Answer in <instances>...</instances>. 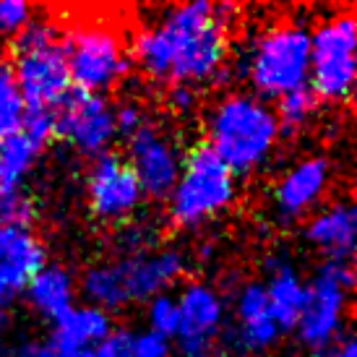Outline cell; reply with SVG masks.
Returning <instances> with one entry per match:
<instances>
[{
  "mask_svg": "<svg viewBox=\"0 0 357 357\" xmlns=\"http://www.w3.org/2000/svg\"><path fill=\"white\" fill-rule=\"evenodd\" d=\"M227 10L208 0L172 6L136 37L133 58L146 76L172 86L214 79L227 52Z\"/></svg>",
  "mask_w": 357,
  "mask_h": 357,
  "instance_id": "cell-1",
  "label": "cell"
},
{
  "mask_svg": "<svg viewBox=\"0 0 357 357\" xmlns=\"http://www.w3.org/2000/svg\"><path fill=\"white\" fill-rule=\"evenodd\" d=\"M279 133V120L266 102L250 94H232L219 102L208 118L206 146L232 175H245L266 162Z\"/></svg>",
  "mask_w": 357,
  "mask_h": 357,
  "instance_id": "cell-2",
  "label": "cell"
},
{
  "mask_svg": "<svg viewBox=\"0 0 357 357\" xmlns=\"http://www.w3.org/2000/svg\"><path fill=\"white\" fill-rule=\"evenodd\" d=\"M10 70L26 109L55 112L73 84L66 63L63 37L52 21L31 19L26 29L13 37Z\"/></svg>",
  "mask_w": 357,
  "mask_h": 357,
  "instance_id": "cell-3",
  "label": "cell"
},
{
  "mask_svg": "<svg viewBox=\"0 0 357 357\" xmlns=\"http://www.w3.org/2000/svg\"><path fill=\"white\" fill-rule=\"evenodd\" d=\"M185 261L178 250L130 253L86 271L84 292L94 307H123L159 298L180 279Z\"/></svg>",
  "mask_w": 357,
  "mask_h": 357,
  "instance_id": "cell-4",
  "label": "cell"
},
{
  "mask_svg": "<svg viewBox=\"0 0 357 357\" xmlns=\"http://www.w3.org/2000/svg\"><path fill=\"white\" fill-rule=\"evenodd\" d=\"M235 199V175L201 144L183 159L178 183L169 193V214L180 227H196L225 211Z\"/></svg>",
  "mask_w": 357,
  "mask_h": 357,
  "instance_id": "cell-5",
  "label": "cell"
},
{
  "mask_svg": "<svg viewBox=\"0 0 357 357\" xmlns=\"http://www.w3.org/2000/svg\"><path fill=\"white\" fill-rule=\"evenodd\" d=\"M68 63L70 84L76 89L100 91L115 86L130 68V55L120 42L118 31L102 21H79L76 26L60 31Z\"/></svg>",
  "mask_w": 357,
  "mask_h": 357,
  "instance_id": "cell-6",
  "label": "cell"
},
{
  "mask_svg": "<svg viewBox=\"0 0 357 357\" xmlns=\"http://www.w3.org/2000/svg\"><path fill=\"white\" fill-rule=\"evenodd\" d=\"M310 34L298 24H279L268 29L253 47L248 76L261 97H284L307 86Z\"/></svg>",
  "mask_w": 357,
  "mask_h": 357,
  "instance_id": "cell-7",
  "label": "cell"
},
{
  "mask_svg": "<svg viewBox=\"0 0 357 357\" xmlns=\"http://www.w3.org/2000/svg\"><path fill=\"white\" fill-rule=\"evenodd\" d=\"M357 21L352 13L326 19L310 34V70L307 89L316 100L344 102L352 97L357 73Z\"/></svg>",
  "mask_w": 357,
  "mask_h": 357,
  "instance_id": "cell-8",
  "label": "cell"
},
{
  "mask_svg": "<svg viewBox=\"0 0 357 357\" xmlns=\"http://www.w3.org/2000/svg\"><path fill=\"white\" fill-rule=\"evenodd\" d=\"M352 284L355 274L349 261H326L318 268L316 279L305 284V305L295 328L303 344L313 352H324L339 337Z\"/></svg>",
  "mask_w": 357,
  "mask_h": 357,
  "instance_id": "cell-9",
  "label": "cell"
},
{
  "mask_svg": "<svg viewBox=\"0 0 357 357\" xmlns=\"http://www.w3.org/2000/svg\"><path fill=\"white\" fill-rule=\"evenodd\" d=\"M55 136L73 144L81 154H100L107 149L115 133V109L102 94L70 89L55 107Z\"/></svg>",
  "mask_w": 357,
  "mask_h": 357,
  "instance_id": "cell-10",
  "label": "cell"
},
{
  "mask_svg": "<svg viewBox=\"0 0 357 357\" xmlns=\"http://www.w3.org/2000/svg\"><path fill=\"white\" fill-rule=\"evenodd\" d=\"M130 159L128 165L139 180L141 193L151 199H165L178 183L183 157L178 146L151 123H144L128 139Z\"/></svg>",
  "mask_w": 357,
  "mask_h": 357,
  "instance_id": "cell-11",
  "label": "cell"
},
{
  "mask_svg": "<svg viewBox=\"0 0 357 357\" xmlns=\"http://www.w3.org/2000/svg\"><path fill=\"white\" fill-rule=\"evenodd\" d=\"M178 342L183 357H219L217 337L225 321V303L206 284L193 282L178 300Z\"/></svg>",
  "mask_w": 357,
  "mask_h": 357,
  "instance_id": "cell-12",
  "label": "cell"
},
{
  "mask_svg": "<svg viewBox=\"0 0 357 357\" xmlns=\"http://www.w3.org/2000/svg\"><path fill=\"white\" fill-rule=\"evenodd\" d=\"M141 185L128 159L102 154L89 172V206L100 219H123L141 204Z\"/></svg>",
  "mask_w": 357,
  "mask_h": 357,
  "instance_id": "cell-13",
  "label": "cell"
},
{
  "mask_svg": "<svg viewBox=\"0 0 357 357\" xmlns=\"http://www.w3.org/2000/svg\"><path fill=\"white\" fill-rule=\"evenodd\" d=\"M42 266L45 250L29 227H0V316Z\"/></svg>",
  "mask_w": 357,
  "mask_h": 357,
  "instance_id": "cell-14",
  "label": "cell"
},
{
  "mask_svg": "<svg viewBox=\"0 0 357 357\" xmlns=\"http://www.w3.org/2000/svg\"><path fill=\"white\" fill-rule=\"evenodd\" d=\"M328 185V162L321 157L303 159L279 180L274 201L282 217L298 219L316 206Z\"/></svg>",
  "mask_w": 357,
  "mask_h": 357,
  "instance_id": "cell-15",
  "label": "cell"
},
{
  "mask_svg": "<svg viewBox=\"0 0 357 357\" xmlns=\"http://www.w3.org/2000/svg\"><path fill=\"white\" fill-rule=\"evenodd\" d=\"M355 235L357 217L352 204H334L324 208L305 227L307 243L326 253L328 261H349L355 250Z\"/></svg>",
  "mask_w": 357,
  "mask_h": 357,
  "instance_id": "cell-16",
  "label": "cell"
},
{
  "mask_svg": "<svg viewBox=\"0 0 357 357\" xmlns=\"http://www.w3.org/2000/svg\"><path fill=\"white\" fill-rule=\"evenodd\" d=\"M238 347L245 352H261L271 347L279 337V326L271 307H268L266 292L261 284H248L238 295Z\"/></svg>",
  "mask_w": 357,
  "mask_h": 357,
  "instance_id": "cell-17",
  "label": "cell"
},
{
  "mask_svg": "<svg viewBox=\"0 0 357 357\" xmlns=\"http://www.w3.org/2000/svg\"><path fill=\"white\" fill-rule=\"evenodd\" d=\"M109 331H112V324H109L107 310L94 305H73L66 316L55 321V337L50 344L94 349Z\"/></svg>",
  "mask_w": 357,
  "mask_h": 357,
  "instance_id": "cell-18",
  "label": "cell"
},
{
  "mask_svg": "<svg viewBox=\"0 0 357 357\" xmlns=\"http://www.w3.org/2000/svg\"><path fill=\"white\" fill-rule=\"evenodd\" d=\"M264 292L279 331L298 326V318L305 305V282L298 277V271L289 264H274V271Z\"/></svg>",
  "mask_w": 357,
  "mask_h": 357,
  "instance_id": "cell-19",
  "label": "cell"
},
{
  "mask_svg": "<svg viewBox=\"0 0 357 357\" xmlns=\"http://www.w3.org/2000/svg\"><path fill=\"white\" fill-rule=\"evenodd\" d=\"M26 295L42 316L58 321L73 307V279L60 266H42L26 284Z\"/></svg>",
  "mask_w": 357,
  "mask_h": 357,
  "instance_id": "cell-20",
  "label": "cell"
},
{
  "mask_svg": "<svg viewBox=\"0 0 357 357\" xmlns=\"http://www.w3.org/2000/svg\"><path fill=\"white\" fill-rule=\"evenodd\" d=\"M40 151L42 144H37L24 130H16L13 136L0 141V196L19 190L21 180L26 178Z\"/></svg>",
  "mask_w": 357,
  "mask_h": 357,
  "instance_id": "cell-21",
  "label": "cell"
},
{
  "mask_svg": "<svg viewBox=\"0 0 357 357\" xmlns=\"http://www.w3.org/2000/svg\"><path fill=\"white\" fill-rule=\"evenodd\" d=\"M24 112H26V105L21 100L13 70H10L8 63L0 60V141L21 130Z\"/></svg>",
  "mask_w": 357,
  "mask_h": 357,
  "instance_id": "cell-22",
  "label": "cell"
},
{
  "mask_svg": "<svg viewBox=\"0 0 357 357\" xmlns=\"http://www.w3.org/2000/svg\"><path fill=\"white\" fill-rule=\"evenodd\" d=\"M318 107V100L316 94L303 86V89H295L284 94V97H279V109L274 112L279 120V128H287V130H295V128H303L310 115L316 112Z\"/></svg>",
  "mask_w": 357,
  "mask_h": 357,
  "instance_id": "cell-23",
  "label": "cell"
},
{
  "mask_svg": "<svg viewBox=\"0 0 357 357\" xmlns=\"http://www.w3.org/2000/svg\"><path fill=\"white\" fill-rule=\"evenodd\" d=\"M149 331L159 334V337H178L180 326V310L178 300L169 298V295H159L149 303Z\"/></svg>",
  "mask_w": 357,
  "mask_h": 357,
  "instance_id": "cell-24",
  "label": "cell"
},
{
  "mask_svg": "<svg viewBox=\"0 0 357 357\" xmlns=\"http://www.w3.org/2000/svg\"><path fill=\"white\" fill-rule=\"evenodd\" d=\"M31 217L34 206L21 190L0 196V227H29Z\"/></svg>",
  "mask_w": 357,
  "mask_h": 357,
  "instance_id": "cell-25",
  "label": "cell"
},
{
  "mask_svg": "<svg viewBox=\"0 0 357 357\" xmlns=\"http://www.w3.org/2000/svg\"><path fill=\"white\" fill-rule=\"evenodd\" d=\"M34 19V8L21 0H0V37H16Z\"/></svg>",
  "mask_w": 357,
  "mask_h": 357,
  "instance_id": "cell-26",
  "label": "cell"
},
{
  "mask_svg": "<svg viewBox=\"0 0 357 357\" xmlns=\"http://www.w3.org/2000/svg\"><path fill=\"white\" fill-rule=\"evenodd\" d=\"M94 357H133V334L126 328H112L94 347Z\"/></svg>",
  "mask_w": 357,
  "mask_h": 357,
  "instance_id": "cell-27",
  "label": "cell"
},
{
  "mask_svg": "<svg viewBox=\"0 0 357 357\" xmlns=\"http://www.w3.org/2000/svg\"><path fill=\"white\" fill-rule=\"evenodd\" d=\"M133 357H169V339L154 331L133 334Z\"/></svg>",
  "mask_w": 357,
  "mask_h": 357,
  "instance_id": "cell-28",
  "label": "cell"
},
{
  "mask_svg": "<svg viewBox=\"0 0 357 357\" xmlns=\"http://www.w3.org/2000/svg\"><path fill=\"white\" fill-rule=\"evenodd\" d=\"M144 123H146V118H144L139 105H133V102L115 109V133H120L123 139H130Z\"/></svg>",
  "mask_w": 357,
  "mask_h": 357,
  "instance_id": "cell-29",
  "label": "cell"
},
{
  "mask_svg": "<svg viewBox=\"0 0 357 357\" xmlns=\"http://www.w3.org/2000/svg\"><path fill=\"white\" fill-rule=\"evenodd\" d=\"M169 105L178 109H188L193 105V91H190V86H172L169 89Z\"/></svg>",
  "mask_w": 357,
  "mask_h": 357,
  "instance_id": "cell-30",
  "label": "cell"
},
{
  "mask_svg": "<svg viewBox=\"0 0 357 357\" xmlns=\"http://www.w3.org/2000/svg\"><path fill=\"white\" fill-rule=\"evenodd\" d=\"M13 357H55L50 344H40V342H31V344H24V347L16 352Z\"/></svg>",
  "mask_w": 357,
  "mask_h": 357,
  "instance_id": "cell-31",
  "label": "cell"
},
{
  "mask_svg": "<svg viewBox=\"0 0 357 357\" xmlns=\"http://www.w3.org/2000/svg\"><path fill=\"white\" fill-rule=\"evenodd\" d=\"M55 357H94V349H86V347H55L50 344Z\"/></svg>",
  "mask_w": 357,
  "mask_h": 357,
  "instance_id": "cell-32",
  "label": "cell"
},
{
  "mask_svg": "<svg viewBox=\"0 0 357 357\" xmlns=\"http://www.w3.org/2000/svg\"><path fill=\"white\" fill-rule=\"evenodd\" d=\"M331 357H357V347H355V342H352V337L342 339L337 347H334V355Z\"/></svg>",
  "mask_w": 357,
  "mask_h": 357,
  "instance_id": "cell-33",
  "label": "cell"
}]
</instances>
